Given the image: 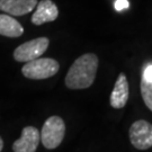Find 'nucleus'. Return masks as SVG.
Here are the masks:
<instances>
[{"label":"nucleus","mask_w":152,"mask_h":152,"mask_svg":"<svg viewBox=\"0 0 152 152\" xmlns=\"http://www.w3.org/2000/svg\"><path fill=\"white\" fill-rule=\"evenodd\" d=\"M98 69V56L86 53L77 59L65 76V86L69 89H86L91 86Z\"/></svg>","instance_id":"nucleus-1"},{"label":"nucleus","mask_w":152,"mask_h":152,"mask_svg":"<svg viewBox=\"0 0 152 152\" xmlns=\"http://www.w3.org/2000/svg\"><path fill=\"white\" fill-rule=\"evenodd\" d=\"M60 69L59 62L51 58H38L33 61L26 62L22 68L23 75L33 80L48 79L58 73Z\"/></svg>","instance_id":"nucleus-2"},{"label":"nucleus","mask_w":152,"mask_h":152,"mask_svg":"<svg viewBox=\"0 0 152 152\" xmlns=\"http://www.w3.org/2000/svg\"><path fill=\"white\" fill-rule=\"evenodd\" d=\"M65 134V124L60 116H51L45 121L39 133L41 141L46 149H56Z\"/></svg>","instance_id":"nucleus-3"},{"label":"nucleus","mask_w":152,"mask_h":152,"mask_svg":"<svg viewBox=\"0 0 152 152\" xmlns=\"http://www.w3.org/2000/svg\"><path fill=\"white\" fill-rule=\"evenodd\" d=\"M50 41L46 37L34 38L26 43L19 45L14 51V59L18 62H29L38 59L45 53L49 48Z\"/></svg>","instance_id":"nucleus-4"},{"label":"nucleus","mask_w":152,"mask_h":152,"mask_svg":"<svg viewBox=\"0 0 152 152\" xmlns=\"http://www.w3.org/2000/svg\"><path fill=\"white\" fill-rule=\"evenodd\" d=\"M129 135L132 145L137 150L152 148V124L148 121L139 120L131 125Z\"/></svg>","instance_id":"nucleus-5"},{"label":"nucleus","mask_w":152,"mask_h":152,"mask_svg":"<svg viewBox=\"0 0 152 152\" xmlns=\"http://www.w3.org/2000/svg\"><path fill=\"white\" fill-rule=\"evenodd\" d=\"M41 141L39 132L34 126H26L23 129L20 137L12 144L14 152H36Z\"/></svg>","instance_id":"nucleus-6"},{"label":"nucleus","mask_w":152,"mask_h":152,"mask_svg":"<svg viewBox=\"0 0 152 152\" xmlns=\"http://www.w3.org/2000/svg\"><path fill=\"white\" fill-rule=\"evenodd\" d=\"M59 16V9L52 0H42L37 2L36 9L33 12L32 23L36 26L50 22H54Z\"/></svg>","instance_id":"nucleus-7"},{"label":"nucleus","mask_w":152,"mask_h":152,"mask_svg":"<svg viewBox=\"0 0 152 152\" xmlns=\"http://www.w3.org/2000/svg\"><path fill=\"white\" fill-rule=\"evenodd\" d=\"M129 95H130V89H129L127 78L124 73H120L109 97L110 106L116 109L123 108L129 100Z\"/></svg>","instance_id":"nucleus-8"},{"label":"nucleus","mask_w":152,"mask_h":152,"mask_svg":"<svg viewBox=\"0 0 152 152\" xmlns=\"http://www.w3.org/2000/svg\"><path fill=\"white\" fill-rule=\"evenodd\" d=\"M37 0H0V11L12 16H23L35 9Z\"/></svg>","instance_id":"nucleus-9"},{"label":"nucleus","mask_w":152,"mask_h":152,"mask_svg":"<svg viewBox=\"0 0 152 152\" xmlns=\"http://www.w3.org/2000/svg\"><path fill=\"white\" fill-rule=\"evenodd\" d=\"M24 33V28L10 15L0 14V35L7 37H19Z\"/></svg>","instance_id":"nucleus-10"},{"label":"nucleus","mask_w":152,"mask_h":152,"mask_svg":"<svg viewBox=\"0 0 152 152\" xmlns=\"http://www.w3.org/2000/svg\"><path fill=\"white\" fill-rule=\"evenodd\" d=\"M141 95L143 98V102L145 104L148 108L152 112V79H145V78H141Z\"/></svg>","instance_id":"nucleus-11"},{"label":"nucleus","mask_w":152,"mask_h":152,"mask_svg":"<svg viewBox=\"0 0 152 152\" xmlns=\"http://www.w3.org/2000/svg\"><path fill=\"white\" fill-rule=\"evenodd\" d=\"M114 7L117 11H121V10H123V9L129 8V7H130V2H129L127 0H116Z\"/></svg>","instance_id":"nucleus-12"},{"label":"nucleus","mask_w":152,"mask_h":152,"mask_svg":"<svg viewBox=\"0 0 152 152\" xmlns=\"http://www.w3.org/2000/svg\"><path fill=\"white\" fill-rule=\"evenodd\" d=\"M2 148H4V141H2V139L0 137V152L2 151Z\"/></svg>","instance_id":"nucleus-13"}]
</instances>
